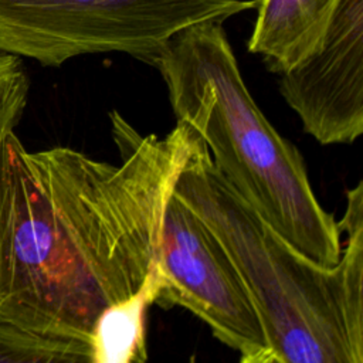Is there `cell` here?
Instances as JSON below:
<instances>
[{"mask_svg": "<svg viewBox=\"0 0 363 363\" xmlns=\"http://www.w3.org/2000/svg\"><path fill=\"white\" fill-rule=\"evenodd\" d=\"M119 162L72 147L0 146V320L37 333L68 363H143L159 292L166 204L196 129L163 138L109 113Z\"/></svg>", "mask_w": 363, "mask_h": 363, "instance_id": "1", "label": "cell"}, {"mask_svg": "<svg viewBox=\"0 0 363 363\" xmlns=\"http://www.w3.org/2000/svg\"><path fill=\"white\" fill-rule=\"evenodd\" d=\"M28 95V77L20 57L0 51V146L16 129Z\"/></svg>", "mask_w": 363, "mask_h": 363, "instance_id": "9", "label": "cell"}, {"mask_svg": "<svg viewBox=\"0 0 363 363\" xmlns=\"http://www.w3.org/2000/svg\"><path fill=\"white\" fill-rule=\"evenodd\" d=\"M279 92L320 145L363 133V0H342L322 47L279 74Z\"/></svg>", "mask_w": 363, "mask_h": 363, "instance_id": "6", "label": "cell"}, {"mask_svg": "<svg viewBox=\"0 0 363 363\" xmlns=\"http://www.w3.org/2000/svg\"><path fill=\"white\" fill-rule=\"evenodd\" d=\"M197 132V130H196ZM173 193L223 244L262 320L274 363H363V182L347 190L335 265L309 258L244 201L196 135Z\"/></svg>", "mask_w": 363, "mask_h": 363, "instance_id": "2", "label": "cell"}, {"mask_svg": "<svg viewBox=\"0 0 363 363\" xmlns=\"http://www.w3.org/2000/svg\"><path fill=\"white\" fill-rule=\"evenodd\" d=\"M250 9L255 0H0V51L47 67L105 52L152 65L182 28Z\"/></svg>", "mask_w": 363, "mask_h": 363, "instance_id": "4", "label": "cell"}, {"mask_svg": "<svg viewBox=\"0 0 363 363\" xmlns=\"http://www.w3.org/2000/svg\"><path fill=\"white\" fill-rule=\"evenodd\" d=\"M223 23L182 28L153 60L174 118L197 130L218 173L267 224L309 258L335 265L339 223L319 203L298 147L254 101Z\"/></svg>", "mask_w": 363, "mask_h": 363, "instance_id": "3", "label": "cell"}, {"mask_svg": "<svg viewBox=\"0 0 363 363\" xmlns=\"http://www.w3.org/2000/svg\"><path fill=\"white\" fill-rule=\"evenodd\" d=\"M342 0H255L257 18L247 43L265 67L282 74L322 47Z\"/></svg>", "mask_w": 363, "mask_h": 363, "instance_id": "7", "label": "cell"}, {"mask_svg": "<svg viewBox=\"0 0 363 363\" xmlns=\"http://www.w3.org/2000/svg\"><path fill=\"white\" fill-rule=\"evenodd\" d=\"M155 303L196 315L217 340L240 354V362L274 363L262 320L234 262L174 193L163 213Z\"/></svg>", "mask_w": 363, "mask_h": 363, "instance_id": "5", "label": "cell"}, {"mask_svg": "<svg viewBox=\"0 0 363 363\" xmlns=\"http://www.w3.org/2000/svg\"><path fill=\"white\" fill-rule=\"evenodd\" d=\"M0 362L68 363V359L54 342L0 320Z\"/></svg>", "mask_w": 363, "mask_h": 363, "instance_id": "8", "label": "cell"}]
</instances>
